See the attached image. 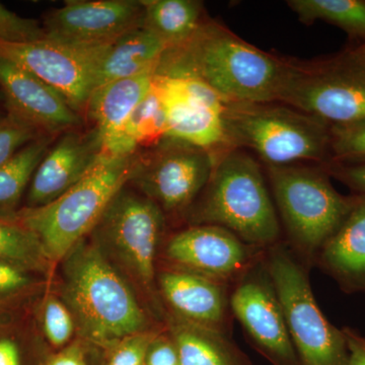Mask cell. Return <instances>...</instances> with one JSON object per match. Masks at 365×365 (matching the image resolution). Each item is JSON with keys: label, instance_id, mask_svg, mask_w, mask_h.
<instances>
[{"label": "cell", "instance_id": "cell-3", "mask_svg": "<svg viewBox=\"0 0 365 365\" xmlns=\"http://www.w3.org/2000/svg\"><path fill=\"white\" fill-rule=\"evenodd\" d=\"M140 155H105L97 167L53 202L20 209L14 220L39 240L53 264L86 239L113 198L130 182Z\"/></svg>", "mask_w": 365, "mask_h": 365}, {"label": "cell", "instance_id": "cell-19", "mask_svg": "<svg viewBox=\"0 0 365 365\" xmlns=\"http://www.w3.org/2000/svg\"><path fill=\"white\" fill-rule=\"evenodd\" d=\"M316 260L343 292L365 294L364 194H354L351 210L319 250Z\"/></svg>", "mask_w": 365, "mask_h": 365}, {"label": "cell", "instance_id": "cell-22", "mask_svg": "<svg viewBox=\"0 0 365 365\" xmlns=\"http://www.w3.org/2000/svg\"><path fill=\"white\" fill-rule=\"evenodd\" d=\"M169 329L181 365H252L222 331L177 316L170 319Z\"/></svg>", "mask_w": 365, "mask_h": 365}, {"label": "cell", "instance_id": "cell-30", "mask_svg": "<svg viewBox=\"0 0 365 365\" xmlns=\"http://www.w3.org/2000/svg\"><path fill=\"white\" fill-rule=\"evenodd\" d=\"M43 326L46 337L56 347L66 344L76 329L73 317L68 307L62 300L54 297L46 302Z\"/></svg>", "mask_w": 365, "mask_h": 365}, {"label": "cell", "instance_id": "cell-36", "mask_svg": "<svg viewBox=\"0 0 365 365\" xmlns=\"http://www.w3.org/2000/svg\"><path fill=\"white\" fill-rule=\"evenodd\" d=\"M347 341L349 350V364L348 365H365V337L354 329H342Z\"/></svg>", "mask_w": 365, "mask_h": 365}, {"label": "cell", "instance_id": "cell-27", "mask_svg": "<svg viewBox=\"0 0 365 365\" xmlns=\"http://www.w3.org/2000/svg\"><path fill=\"white\" fill-rule=\"evenodd\" d=\"M0 260L21 270L47 273L53 263L38 237L16 220L0 218Z\"/></svg>", "mask_w": 365, "mask_h": 365}, {"label": "cell", "instance_id": "cell-10", "mask_svg": "<svg viewBox=\"0 0 365 365\" xmlns=\"http://www.w3.org/2000/svg\"><path fill=\"white\" fill-rule=\"evenodd\" d=\"M110 44L78 46L48 38L28 43L0 41V59L44 81L81 115L95 90L101 60Z\"/></svg>", "mask_w": 365, "mask_h": 365}, {"label": "cell", "instance_id": "cell-16", "mask_svg": "<svg viewBox=\"0 0 365 365\" xmlns=\"http://www.w3.org/2000/svg\"><path fill=\"white\" fill-rule=\"evenodd\" d=\"M105 155L104 143L97 129L64 132L36 170L28 190L26 207H41L56 200L95 169Z\"/></svg>", "mask_w": 365, "mask_h": 365}, {"label": "cell", "instance_id": "cell-23", "mask_svg": "<svg viewBox=\"0 0 365 365\" xmlns=\"http://www.w3.org/2000/svg\"><path fill=\"white\" fill-rule=\"evenodd\" d=\"M143 26L169 47L184 44L200 30L202 4L195 0H145Z\"/></svg>", "mask_w": 365, "mask_h": 365}, {"label": "cell", "instance_id": "cell-33", "mask_svg": "<svg viewBox=\"0 0 365 365\" xmlns=\"http://www.w3.org/2000/svg\"><path fill=\"white\" fill-rule=\"evenodd\" d=\"M330 176L335 177L355 194L365 195V162L355 163H330L326 165Z\"/></svg>", "mask_w": 365, "mask_h": 365}, {"label": "cell", "instance_id": "cell-28", "mask_svg": "<svg viewBox=\"0 0 365 365\" xmlns=\"http://www.w3.org/2000/svg\"><path fill=\"white\" fill-rule=\"evenodd\" d=\"M330 135V163L365 162V121L331 125Z\"/></svg>", "mask_w": 365, "mask_h": 365}, {"label": "cell", "instance_id": "cell-21", "mask_svg": "<svg viewBox=\"0 0 365 365\" xmlns=\"http://www.w3.org/2000/svg\"><path fill=\"white\" fill-rule=\"evenodd\" d=\"M167 49L168 45L145 26L132 29L108 46L101 60L95 88L117 79L155 71Z\"/></svg>", "mask_w": 365, "mask_h": 365}, {"label": "cell", "instance_id": "cell-26", "mask_svg": "<svg viewBox=\"0 0 365 365\" xmlns=\"http://www.w3.org/2000/svg\"><path fill=\"white\" fill-rule=\"evenodd\" d=\"M287 4L300 21H325L352 39L365 40V0H290Z\"/></svg>", "mask_w": 365, "mask_h": 365}, {"label": "cell", "instance_id": "cell-38", "mask_svg": "<svg viewBox=\"0 0 365 365\" xmlns=\"http://www.w3.org/2000/svg\"><path fill=\"white\" fill-rule=\"evenodd\" d=\"M49 365H86L81 354L76 350L71 349L55 357Z\"/></svg>", "mask_w": 365, "mask_h": 365}, {"label": "cell", "instance_id": "cell-39", "mask_svg": "<svg viewBox=\"0 0 365 365\" xmlns=\"http://www.w3.org/2000/svg\"><path fill=\"white\" fill-rule=\"evenodd\" d=\"M352 57H354L357 61L365 66V40L359 42V45L352 47L351 49L347 50Z\"/></svg>", "mask_w": 365, "mask_h": 365}, {"label": "cell", "instance_id": "cell-12", "mask_svg": "<svg viewBox=\"0 0 365 365\" xmlns=\"http://www.w3.org/2000/svg\"><path fill=\"white\" fill-rule=\"evenodd\" d=\"M165 109V138L175 139L218 155L232 150L228 140L227 103L202 81L155 76Z\"/></svg>", "mask_w": 365, "mask_h": 365}, {"label": "cell", "instance_id": "cell-31", "mask_svg": "<svg viewBox=\"0 0 365 365\" xmlns=\"http://www.w3.org/2000/svg\"><path fill=\"white\" fill-rule=\"evenodd\" d=\"M45 38L43 26L37 21L23 18L0 4V41L28 43Z\"/></svg>", "mask_w": 365, "mask_h": 365}, {"label": "cell", "instance_id": "cell-20", "mask_svg": "<svg viewBox=\"0 0 365 365\" xmlns=\"http://www.w3.org/2000/svg\"><path fill=\"white\" fill-rule=\"evenodd\" d=\"M155 71L117 79L98 86L91 93L86 113L106 143L121 131L127 120L155 83Z\"/></svg>", "mask_w": 365, "mask_h": 365}, {"label": "cell", "instance_id": "cell-14", "mask_svg": "<svg viewBox=\"0 0 365 365\" xmlns=\"http://www.w3.org/2000/svg\"><path fill=\"white\" fill-rule=\"evenodd\" d=\"M261 250L217 225H194L173 235L165 253L174 267L227 283L253 267Z\"/></svg>", "mask_w": 365, "mask_h": 365}, {"label": "cell", "instance_id": "cell-7", "mask_svg": "<svg viewBox=\"0 0 365 365\" xmlns=\"http://www.w3.org/2000/svg\"><path fill=\"white\" fill-rule=\"evenodd\" d=\"M263 261L300 365H348L345 334L324 316L306 271L292 250L282 244L273 245L267 248Z\"/></svg>", "mask_w": 365, "mask_h": 365}, {"label": "cell", "instance_id": "cell-6", "mask_svg": "<svg viewBox=\"0 0 365 365\" xmlns=\"http://www.w3.org/2000/svg\"><path fill=\"white\" fill-rule=\"evenodd\" d=\"M267 174L292 246L316 260L351 210L354 195H342L334 188L327 167H267Z\"/></svg>", "mask_w": 365, "mask_h": 365}, {"label": "cell", "instance_id": "cell-18", "mask_svg": "<svg viewBox=\"0 0 365 365\" xmlns=\"http://www.w3.org/2000/svg\"><path fill=\"white\" fill-rule=\"evenodd\" d=\"M158 285L178 318L222 331L230 307L227 283L173 267L158 275Z\"/></svg>", "mask_w": 365, "mask_h": 365}, {"label": "cell", "instance_id": "cell-11", "mask_svg": "<svg viewBox=\"0 0 365 365\" xmlns=\"http://www.w3.org/2000/svg\"><path fill=\"white\" fill-rule=\"evenodd\" d=\"M148 157L139 158L130 182L163 211L178 213L194 202L212 175L217 155L165 138Z\"/></svg>", "mask_w": 365, "mask_h": 365}, {"label": "cell", "instance_id": "cell-24", "mask_svg": "<svg viewBox=\"0 0 365 365\" xmlns=\"http://www.w3.org/2000/svg\"><path fill=\"white\" fill-rule=\"evenodd\" d=\"M53 141V135H41L0 165V218L14 220L21 197Z\"/></svg>", "mask_w": 365, "mask_h": 365}, {"label": "cell", "instance_id": "cell-4", "mask_svg": "<svg viewBox=\"0 0 365 365\" xmlns=\"http://www.w3.org/2000/svg\"><path fill=\"white\" fill-rule=\"evenodd\" d=\"M197 208V225L222 227L255 248L277 242L280 225L260 165L239 148L216 158L215 169Z\"/></svg>", "mask_w": 365, "mask_h": 365}, {"label": "cell", "instance_id": "cell-15", "mask_svg": "<svg viewBox=\"0 0 365 365\" xmlns=\"http://www.w3.org/2000/svg\"><path fill=\"white\" fill-rule=\"evenodd\" d=\"M144 6L137 0H68L47 14L46 38L78 46H102L143 26Z\"/></svg>", "mask_w": 365, "mask_h": 365}, {"label": "cell", "instance_id": "cell-35", "mask_svg": "<svg viewBox=\"0 0 365 365\" xmlns=\"http://www.w3.org/2000/svg\"><path fill=\"white\" fill-rule=\"evenodd\" d=\"M30 278L26 271L0 260V295L11 294L28 287Z\"/></svg>", "mask_w": 365, "mask_h": 365}, {"label": "cell", "instance_id": "cell-17", "mask_svg": "<svg viewBox=\"0 0 365 365\" xmlns=\"http://www.w3.org/2000/svg\"><path fill=\"white\" fill-rule=\"evenodd\" d=\"M0 91L7 113L31 125L43 135L64 133L81 123V115L58 91L4 59H0Z\"/></svg>", "mask_w": 365, "mask_h": 365}, {"label": "cell", "instance_id": "cell-13", "mask_svg": "<svg viewBox=\"0 0 365 365\" xmlns=\"http://www.w3.org/2000/svg\"><path fill=\"white\" fill-rule=\"evenodd\" d=\"M230 307L256 349L273 365H300L264 261L237 280Z\"/></svg>", "mask_w": 365, "mask_h": 365}, {"label": "cell", "instance_id": "cell-29", "mask_svg": "<svg viewBox=\"0 0 365 365\" xmlns=\"http://www.w3.org/2000/svg\"><path fill=\"white\" fill-rule=\"evenodd\" d=\"M41 135L43 134L14 115L6 113V116L0 117V165Z\"/></svg>", "mask_w": 365, "mask_h": 365}, {"label": "cell", "instance_id": "cell-32", "mask_svg": "<svg viewBox=\"0 0 365 365\" xmlns=\"http://www.w3.org/2000/svg\"><path fill=\"white\" fill-rule=\"evenodd\" d=\"M158 335L146 330L125 338L118 343L108 365H145L148 350Z\"/></svg>", "mask_w": 365, "mask_h": 365}, {"label": "cell", "instance_id": "cell-1", "mask_svg": "<svg viewBox=\"0 0 365 365\" xmlns=\"http://www.w3.org/2000/svg\"><path fill=\"white\" fill-rule=\"evenodd\" d=\"M292 63L249 44L215 23L203 24L184 44L169 47L155 76L202 81L225 103H279Z\"/></svg>", "mask_w": 365, "mask_h": 365}, {"label": "cell", "instance_id": "cell-37", "mask_svg": "<svg viewBox=\"0 0 365 365\" xmlns=\"http://www.w3.org/2000/svg\"><path fill=\"white\" fill-rule=\"evenodd\" d=\"M0 365H21L20 352L14 341L0 340Z\"/></svg>", "mask_w": 365, "mask_h": 365}, {"label": "cell", "instance_id": "cell-8", "mask_svg": "<svg viewBox=\"0 0 365 365\" xmlns=\"http://www.w3.org/2000/svg\"><path fill=\"white\" fill-rule=\"evenodd\" d=\"M279 103L330 125L365 121V66L348 51L311 66L292 63Z\"/></svg>", "mask_w": 365, "mask_h": 365}, {"label": "cell", "instance_id": "cell-34", "mask_svg": "<svg viewBox=\"0 0 365 365\" xmlns=\"http://www.w3.org/2000/svg\"><path fill=\"white\" fill-rule=\"evenodd\" d=\"M145 365H181L176 346L170 337L158 336L148 350Z\"/></svg>", "mask_w": 365, "mask_h": 365}, {"label": "cell", "instance_id": "cell-5", "mask_svg": "<svg viewBox=\"0 0 365 365\" xmlns=\"http://www.w3.org/2000/svg\"><path fill=\"white\" fill-rule=\"evenodd\" d=\"M232 148L254 150L267 167L302 160L330 163L331 125L282 103H227Z\"/></svg>", "mask_w": 365, "mask_h": 365}, {"label": "cell", "instance_id": "cell-2", "mask_svg": "<svg viewBox=\"0 0 365 365\" xmlns=\"http://www.w3.org/2000/svg\"><path fill=\"white\" fill-rule=\"evenodd\" d=\"M63 261L62 299L86 339L117 345L146 331L143 307L97 242L83 239Z\"/></svg>", "mask_w": 365, "mask_h": 365}, {"label": "cell", "instance_id": "cell-9", "mask_svg": "<svg viewBox=\"0 0 365 365\" xmlns=\"http://www.w3.org/2000/svg\"><path fill=\"white\" fill-rule=\"evenodd\" d=\"M163 227L165 216L160 206L123 187L93 232L101 248L109 249L141 287L153 290Z\"/></svg>", "mask_w": 365, "mask_h": 365}, {"label": "cell", "instance_id": "cell-25", "mask_svg": "<svg viewBox=\"0 0 365 365\" xmlns=\"http://www.w3.org/2000/svg\"><path fill=\"white\" fill-rule=\"evenodd\" d=\"M165 117L162 98L153 83L148 95L143 98L123 128L109 143H106L105 153L109 155H127L137 153L140 144L158 137H165Z\"/></svg>", "mask_w": 365, "mask_h": 365}]
</instances>
